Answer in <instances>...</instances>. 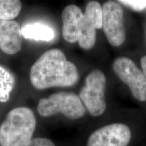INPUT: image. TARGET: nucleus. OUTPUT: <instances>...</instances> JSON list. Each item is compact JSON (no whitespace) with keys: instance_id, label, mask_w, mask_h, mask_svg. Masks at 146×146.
<instances>
[{"instance_id":"2eb2a0df","label":"nucleus","mask_w":146,"mask_h":146,"mask_svg":"<svg viewBox=\"0 0 146 146\" xmlns=\"http://www.w3.org/2000/svg\"><path fill=\"white\" fill-rule=\"evenodd\" d=\"M27 146H56L52 140L47 138H34Z\"/></svg>"},{"instance_id":"1a4fd4ad","label":"nucleus","mask_w":146,"mask_h":146,"mask_svg":"<svg viewBox=\"0 0 146 146\" xmlns=\"http://www.w3.org/2000/svg\"><path fill=\"white\" fill-rule=\"evenodd\" d=\"M21 46V28L18 23L14 20H0V50L13 55L19 52Z\"/></svg>"},{"instance_id":"423d86ee","label":"nucleus","mask_w":146,"mask_h":146,"mask_svg":"<svg viewBox=\"0 0 146 146\" xmlns=\"http://www.w3.org/2000/svg\"><path fill=\"white\" fill-rule=\"evenodd\" d=\"M102 28L110 44L120 46L126 39L124 10L119 3L108 1L102 6Z\"/></svg>"},{"instance_id":"9d476101","label":"nucleus","mask_w":146,"mask_h":146,"mask_svg":"<svg viewBox=\"0 0 146 146\" xmlns=\"http://www.w3.org/2000/svg\"><path fill=\"white\" fill-rule=\"evenodd\" d=\"M83 13L76 5H69L65 7L62 14L63 37L68 43H75L78 41L80 29Z\"/></svg>"},{"instance_id":"20e7f679","label":"nucleus","mask_w":146,"mask_h":146,"mask_svg":"<svg viewBox=\"0 0 146 146\" xmlns=\"http://www.w3.org/2000/svg\"><path fill=\"white\" fill-rule=\"evenodd\" d=\"M106 89V78L102 71L95 70L87 76L78 97L91 116H100L104 113Z\"/></svg>"},{"instance_id":"f03ea898","label":"nucleus","mask_w":146,"mask_h":146,"mask_svg":"<svg viewBox=\"0 0 146 146\" xmlns=\"http://www.w3.org/2000/svg\"><path fill=\"white\" fill-rule=\"evenodd\" d=\"M34 113L27 107H17L8 113L0 125V146H27L36 127Z\"/></svg>"},{"instance_id":"7ed1b4c3","label":"nucleus","mask_w":146,"mask_h":146,"mask_svg":"<svg viewBox=\"0 0 146 146\" xmlns=\"http://www.w3.org/2000/svg\"><path fill=\"white\" fill-rule=\"evenodd\" d=\"M37 111L43 117L62 114L68 119L77 120L83 117L86 110L78 96L74 93L61 91L40 100Z\"/></svg>"},{"instance_id":"39448f33","label":"nucleus","mask_w":146,"mask_h":146,"mask_svg":"<svg viewBox=\"0 0 146 146\" xmlns=\"http://www.w3.org/2000/svg\"><path fill=\"white\" fill-rule=\"evenodd\" d=\"M113 70L118 78L130 89L139 101H146V76L134 62L127 57H119L114 60Z\"/></svg>"},{"instance_id":"f257e3e1","label":"nucleus","mask_w":146,"mask_h":146,"mask_svg":"<svg viewBox=\"0 0 146 146\" xmlns=\"http://www.w3.org/2000/svg\"><path fill=\"white\" fill-rule=\"evenodd\" d=\"M78 79L76 66L68 61L58 49L45 52L36 60L30 71V81L37 89L54 87H70Z\"/></svg>"},{"instance_id":"0eeeda50","label":"nucleus","mask_w":146,"mask_h":146,"mask_svg":"<svg viewBox=\"0 0 146 146\" xmlns=\"http://www.w3.org/2000/svg\"><path fill=\"white\" fill-rule=\"evenodd\" d=\"M131 139L132 132L129 126L123 123H113L91 133L87 146H129Z\"/></svg>"},{"instance_id":"4468645a","label":"nucleus","mask_w":146,"mask_h":146,"mask_svg":"<svg viewBox=\"0 0 146 146\" xmlns=\"http://www.w3.org/2000/svg\"><path fill=\"white\" fill-rule=\"evenodd\" d=\"M119 2L139 12L143 10L146 8V0H123L119 1Z\"/></svg>"},{"instance_id":"dca6fc26","label":"nucleus","mask_w":146,"mask_h":146,"mask_svg":"<svg viewBox=\"0 0 146 146\" xmlns=\"http://www.w3.org/2000/svg\"><path fill=\"white\" fill-rule=\"evenodd\" d=\"M141 66L144 74L146 76V56H144L141 59Z\"/></svg>"},{"instance_id":"9b49d317","label":"nucleus","mask_w":146,"mask_h":146,"mask_svg":"<svg viewBox=\"0 0 146 146\" xmlns=\"http://www.w3.org/2000/svg\"><path fill=\"white\" fill-rule=\"evenodd\" d=\"M22 36L25 39L36 41L48 42L55 37V32L52 27L41 23H29L21 27Z\"/></svg>"},{"instance_id":"f8f14e48","label":"nucleus","mask_w":146,"mask_h":146,"mask_svg":"<svg viewBox=\"0 0 146 146\" xmlns=\"http://www.w3.org/2000/svg\"><path fill=\"white\" fill-rule=\"evenodd\" d=\"M14 84L15 78L13 74L0 66V102L5 103L8 101Z\"/></svg>"},{"instance_id":"ddd939ff","label":"nucleus","mask_w":146,"mask_h":146,"mask_svg":"<svg viewBox=\"0 0 146 146\" xmlns=\"http://www.w3.org/2000/svg\"><path fill=\"white\" fill-rule=\"evenodd\" d=\"M22 3L18 0H0V20L13 21L21 12Z\"/></svg>"},{"instance_id":"6e6552de","label":"nucleus","mask_w":146,"mask_h":146,"mask_svg":"<svg viewBox=\"0 0 146 146\" xmlns=\"http://www.w3.org/2000/svg\"><path fill=\"white\" fill-rule=\"evenodd\" d=\"M102 27V7L98 1H89L86 5L80 29L78 45L83 50H89L94 46L96 29Z\"/></svg>"}]
</instances>
